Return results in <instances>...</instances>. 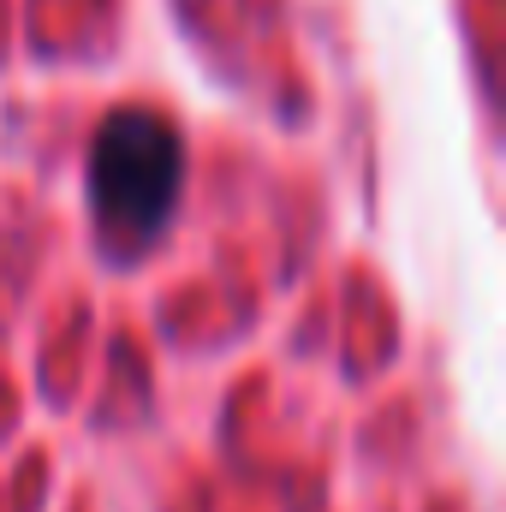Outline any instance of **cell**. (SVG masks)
<instances>
[{
  "mask_svg": "<svg viewBox=\"0 0 506 512\" xmlns=\"http://www.w3.org/2000/svg\"><path fill=\"white\" fill-rule=\"evenodd\" d=\"M185 179V137L149 108H114L90 143V203L102 245L114 256H137L155 245L167 215L179 209Z\"/></svg>",
  "mask_w": 506,
  "mask_h": 512,
  "instance_id": "1",
  "label": "cell"
}]
</instances>
